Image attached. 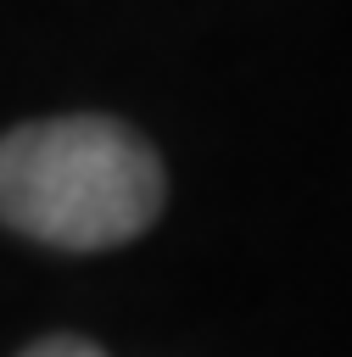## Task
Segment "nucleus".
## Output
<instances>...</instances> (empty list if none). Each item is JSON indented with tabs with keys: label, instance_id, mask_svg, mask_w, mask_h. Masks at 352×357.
Wrapping results in <instances>:
<instances>
[{
	"label": "nucleus",
	"instance_id": "obj_2",
	"mask_svg": "<svg viewBox=\"0 0 352 357\" xmlns=\"http://www.w3.org/2000/svg\"><path fill=\"white\" fill-rule=\"evenodd\" d=\"M22 357H101L89 340H78V335H50V340H34Z\"/></svg>",
	"mask_w": 352,
	"mask_h": 357
},
{
	"label": "nucleus",
	"instance_id": "obj_1",
	"mask_svg": "<svg viewBox=\"0 0 352 357\" xmlns=\"http://www.w3.org/2000/svg\"><path fill=\"white\" fill-rule=\"evenodd\" d=\"M162 162L117 117H45L0 134V223L39 245L106 251L162 212Z\"/></svg>",
	"mask_w": 352,
	"mask_h": 357
}]
</instances>
